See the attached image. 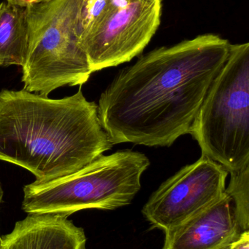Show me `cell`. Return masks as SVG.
<instances>
[{
	"mask_svg": "<svg viewBox=\"0 0 249 249\" xmlns=\"http://www.w3.org/2000/svg\"><path fill=\"white\" fill-rule=\"evenodd\" d=\"M230 45L219 35H199L153 50L121 70L97 106L113 145L170 146L190 134Z\"/></svg>",
	"mask_w": 249,
	"mask_h": 249,
	"instance_id": "obj_1",
	"label": "cell"
},
{
	"mask_svg": "<svg viewBox=\"0 0 249 249\" xmlns=\"http://www.w3.org/2000/svg\"><path fill=\"white\" fill-rule=\"evenodd\" d=\"M97 105L81 86L61 99L27 90L0 92V160L48 181L78 171L112 148Z\"/></svg>",
	"mask_w": 249,
	"mask_h": 249,
	"instance_id": "obj_2",
	"label": "cell"
},
{
	"mask_svg": "<svg viewBox=\"0 0 249 249\" xmlns=\"http://www.w3.org/2000/svg\"><path fill=\"white\" fill-rule=\"evenodd\" d=\"M149 165L146 155L130 149L102 155L76 172L25 186L22 209L64 217L85 209L115 210L131 203Z\"/></svg>",
	"mask_w": 249,
	"mask_h": 249,
	"instance_id": "obj_3",
	"label": "cell"
},
{
	"mask_svg": "<svg viewBox=\"0 0 249 249\" xmlns=\"http://www.w3.org/2000/svg\"><path fill=\"white\" fill-rule=\"evenodd\" d=\"M83 0H50L26 7L28 52L22 67L24 90L48 96L53 90L82 86L93 73L79 42Z\"/></svg>",
	"mask_w": 249,
	"mask_h": 249,
	"instance_id": "obj_4",
	"label": "cell"
},
{
	"mask_svg": "<svg viewBox=\"0 0 249 249\" xmlns=\"http://www.w3.org/2000/svg\"><path fill=\"white\" fill-rule=\"evenodd\" d=\"M190 134L228 173L249 165V44L230 45Z\"/></svg>",
	"mask_w": 249,
	"mask_h": 249,
	"instance_id": "obj_5",
	"label": "cell"
},
{
	"mask_svg": "<svg viewBox=\"0 0 249 249\" xmlns=\"http://www.w3.org/2000/svg\"><path fill=\"white\" fill-rule=\"evenodd\" d=\"M162 10V0H105L80 39L92 71L140 55L160 25Z\"/></svg>",
	"mask_w": 249,
	"mask_h": 249,
	"instance_id": "obj_6",
	"label": "cell"
},
{
	"mask_svg": "<svg viewBox=\"0 0 249 249\" xmlns=\"http://www.w3.org/2000/svg\"><path fill=\"white\" fill-rule=\"evenodd\" d=\"M228 174L225 167L202 155L162 183L142 213L153 228L166 232L219 198L225 193Z\"/></svg>",
	"mask_w": 249,
	"mask_h": 249,
	"instance_id": "obj_7",
	"label": "cell"
},
{
	"mask_svg": "<svg viewBox=\"0 0 249 249\" xmlns=\"http://www.w3.org/2000/svg\"><path fill=\"white\" fill-rule=\"evenodd\" d=\"M243 231L226 193L178 226L165 232L163 249H226Z\"/></svg>",
	"mask_w": 249,
	"mask_h": 249,
	"instance_id": "obj_8",
	"label": "cell"
},
{
	"mask_svg": "<svg viewBox=\"0 0 249 249\" xmlns=\"http://www.w3.org/2000/svg\"><path fill=\"white\" fill-rule=\"evenodd\" d=\"M1 238V249H86L83 228L57 215L29 214Z\"/></svg>",
	"mask_w": 249,
	"mask_h": 249,
	"instance_id": "obj_9",
	"label": "cell"
},
{
	"mask_svg": "<svg viewBox=\"0 0 249 249\" xmlns=\"http://www.w3.org/2000/svg\"><path fill=\"white\" fill-rule=\"evenodd\" d=\"M28 52L26 7L0 3V67H23Z\"/></svg>",
	"mask_w": 249,
	"mask_h": 249,
	"instance_id": "obj_10",
	"label": "cell"
},
{
	"mask_svg": "<svg viewBox=\"0 0 249 249\" xmlns=\"http://www.w3.org/2000/svg\"><path fill=\"white\" fill-rule=\"evenodd\" d=\"M231 174L225 193L232 199L241 231H249V165Z\"/></svg>",
	"mask_w": 249,
	"mask_h": 249,
	"instance_id": "obj_11",
	"label": "cell"
},
{
	"mask_svg": "<svg viewBox=\"0 0 249 249\" xmlns=\"http://www.w3.org/2000/svg\"><path fill=\"white\" fill-rule=\"evenodd\" d=\"M230 249H249V231H244L239 238L230 246Z\"/></svg>",
	"mask_w": 249,
	"mask_h": 249,
	"instance_id": "obj_12",
	"label": "cell"
},
{
	"mask_svg": "<svg viewBox=\"0 0 249 249\" xmlns=\"http://www.w3.org/2000/svg\"><path fill=\"white\" fill-rule=\"evenodd\" d=\"M50 0H6L7 2L19 7H27L32 4H38V3L45 2Z\"/></svg>",
	"mask_w": 249,
	"mask_h": 249,
	"instance_id": "obj_13",
	"label": "cell"
},
{
	"mask_svg": "<svg viewBox=\"0 0 249 249\" xmlns=\"http://www.w3.org/2000/svg\"><path fill=\"white\" fill-rule=\"evenodd\" d=\"M3 197V190L1 188V183H0V204H1V200H2Z\"/></svg>",
	"mask_w": 249,
	"mask_h": 249,
	"instance_id": "obj_14",
	"label": "cell"
},
{
	"mask_svg": "<svg viewBox=\"0 0 249 249\" xmlns=\"http://www.w3.org/2000/svg\"><path fill=\"white\" fill-rule=\"evenodd\" d=\"M1 235H0V249H1Z\"/></svg>",
	"mask_w": 249,
	"mask_h": 249,
	"instance_id": "obj_15",
	"label": "cell"
},
{
	"mask_svg": "<svg viewBox=\"0 0 249 249\" xmlns=\"http://www.w3.org/2000/svg\"><path fill=\"white\" fill-rule=\"evenodd\" d=\"M226 249H230V247H228V248H227Z\"/></svg>",
	"mask_w": 249,
	"mask_h": 249,
	"instance_id": "obj_16",
	"label": "cell"
}]
</instances>
